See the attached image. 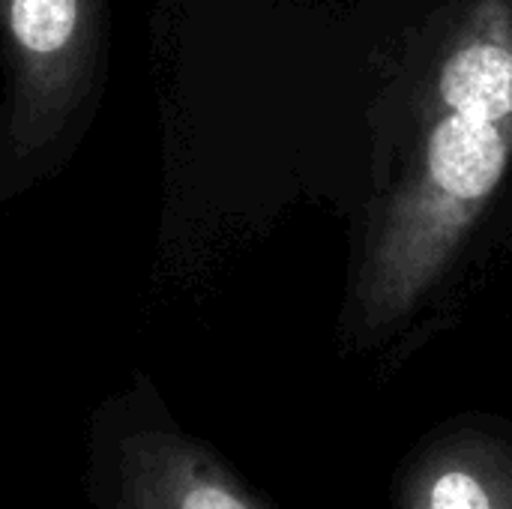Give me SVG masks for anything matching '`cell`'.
I'll return each instance as SVG.
<instances>
[{
	"instance_id": "6da1fadb",
	"label": "cell",
	"mask_w": 512,
	"mask_h": 509,
	"mask_svg": "<svg viewBox=\"0 0 512 509\" xmlns=\"http://www.w3.org/2000/svg\"><path fill=\"white\" fill-rule=\"evenodd\" d=\"M512 159V0H474L435 81L417 168L396 192L360 285L363 330L399 324L438 282Z\"/></svg>"
},
{
	"instance_id": "7a4b0ae2",
	"label": "cell",
	"mask_w": 512,
	"mask_h": 509,
	"mask_svg": "<svg viewBox=\"0 0 512 509\" xmlns=\"http://www.w3.org/2000/svg\"><path fill=\"white\" fill-rule=\"evenodd\" d=\"M9 60V138L21 156L48 147L87 96L99 54V0H0Z\"/></svg>"
},
{
	"instance_id": "3957f363",
	"label": "cell",
	"mask_w": 512,
	"mask_h": 509,
	"mask_svg": "<svg viewBox=\"0 0 512 509\" xmlns=\"http://www.w3.org/2000/svg\"><path fill=\"white\" fill-rule=\"evenodd\" d=\"M90 483L96 509H276L210 444L171 420L114 432L90 465Z\"/></svg>"
},
{
	"instance_id": "277c9868",
	"label": "cell",
	"mask_w": 512,
	"mask_h": 509,
	"mask_svg": "<svg viewBox=\"0 0 512 509\" xmlns=\"http://www.w3.org/2000/svg\"><path fill=\"white\" fill-rule=\"evenodd\" d=\"M396 509H512V432L489 423H450L402 459Z\"/></svg>"
}]
</instances>
